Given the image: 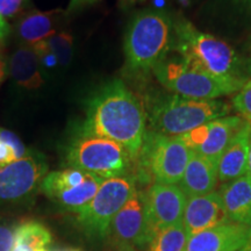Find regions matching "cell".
Returning a JSON list of instances; mask_svg holds the SVG:
<instances>
[{"label":"cell","instance_id":"obj_27","mask_svg":"<svg viewBox=\"0 0 251 251\" xmlns=\"http://www.w3.org/2000/svg\"><path fill=\"white\" fill-rule=\"evenodd\" d=\"M233 107L251 125V79L247 80L242 89L234 96Z\"/></svg>","mask_w":251,"mask_h":251},{"label":"cell","instance_id":"obj_32","mask_svg":"<svg viewBox=\"0 0 251 251\" xmlns=\"http://www.w3.org/2000/svg\"><path fill=\"white\" fill-rule=\"evenodd\" d=\"M8 33H9V26L7 21H6V19L0 17V43L5 40V37L7 36Z\"/></svg>","mask_w":251,"mask_h":251},{"label":"cell","instance_id":"obj_3","mask_svg":"<svg viewBox=\"0 0 251 251\" xmlns=\"http://www.w3.org/2000/svg\"><path fill=\"white\" fill-rule=\"evenodd\" d=\"M174 21L165 12L144 9L136 13L126 31V63L133 71H149L166 57L172 43Z\"/></svg>","mask_w":251,"mask_h":251},{"label":"cell","instance_id":"obj_18","mask_svg":"<svg viewBox=\"0 0 251 251\" xmlns=\"http://www.w3.org/2000/svg\"><path fill=\"white\" fill-rule=\"evenodd\" d=\"M218 183L216 163L192 151V156L178 184L186 197L203 196L214 192Z\"/></svg>","mask_w":251,"mask_h":251},{"label":"cell","instance_id":"obj_20","mask_svg":"<svg viewBox=\"0 0 251 251\" xmlns=\"http://www.w3.org/2000/svg\"><path fill=\"white\" fill-rule=\"evenodd\" d=\"M9 72L17 85L25 90H37L46 81L35 51L29 46L15 50L9 61Z\"/></svg>","mask_w":251,"mask_h":251},{"label":"cell","instance_id":"obj_19","mask_svg":"<svg viewBox=\"0 0 251 251\" xmlns=\"http://www.w3.org/2000/svg\"><path fill=\"white\" fill-rule=\"evenodd\" d=\"M229 221L251 227V178L248 175L225 184L220 192Z\"/></svg>","mask_w":251,"mask_h":251},{"label":"cell","instance_id":"obj_8","mask_svg":"<svg viewBox=\"0 0 251 251\" xmlns=\"http://www.w3.org/2000/svg\"><path fill=\"white\" fill-rule=\"evenodd\" d=\"M191 156L192 150L180 137L151 131L146 135L139 158L155 183L179 184Z\"/></svg>","mask_w":251,"mask_h":251},{"label":"cell","instance_id":"obj_6","mask_svg":"<svg viewBox=\"0 0 251 251\" xmlns=\"http://www.w3.org/2000/svg\"><path fill=\"white\" fill-rule=\"evenodd\" d=\"M131 158L114 141L80 129L67 149L68 168L96 175L102 179L129 175Z\"/></svg>","mask_w":251,"mask_h":251},{"label":"cell","instance_id":"obj_12","mask_svg":"<svg viewBox=\"0 0 251 251\" xmlns=\"http://www.w3.org/2000/svg\"><path fill=\"white\" fill-rule=\"evenodd\" d=\"M249 122L242 117L226 115L200 126L180 136V139L193 152L216 163L230 141Z\"/></svg>","mask_w":251,"mask_h":251},{"label":"cell","instance_id":"obj_29","mask_svg":"<svg viewBox=\"0 0 251 251\" xmlns=\"http://www.w3.org/2000/svg\"><path fill=\"white\" fill-rule=\"evenodd\" d=\"M15 230L11 226L0 225V251H12L13 249Z\"/></svg>","mask_w":251,"mask_h":251},{"label":"cell","instance_id":"obj_34","mask_svg":"<svg viewBox=\"0 0 251 251\" xmlns=\"http://www.w3.org/2000/svg\"><path fill=\"white\" fill-rule=\"evenodd\" d=\"M247 175L251 178V129H250V137H249V153H248V172Z\"/></svg>","mask_w":251,"mask_h":251},{"label":"cell","instance_id":"obj_2","mask_svg":"<svg viewBox=\"0 0 251 251\" xmlns=\"http://www.w3.org/2000/svg\"><path fill=\"white\" fill-rule=\"evenodd\" d=\"M172 48L194 69L216 77H244L242 58L225 41L203 33L185 19L174 23Z\"/></svg>","mask_w":251,"mask_h":251},{"label":"cell","instance_id":"obj_30","mask_svg":"<svg viewBox=\"0 0 251 251\" xmlns=\"http://www.w3.org/2000/svg\"><path fill=\"white\" fill-rule=\"evenodd\" d=\"M241 58H242L244 72H247L251 76V37L247 41L246 46H244L243 54L241 56Z\"/></svg>","mask_w":251,"mask_h":251},{"label":"cell","instance_id":"obj_15","mask_svg":"<svg viewBox=\"0 0 251 251\" xmlns=\"http://www.w3.org/2000/svg\"><path fill=\"white\" fill-rule=\"evenodd\" d=\"M248 233L249 227L229 222L190 236L183 251H238Z\"/></svg>","mask_w":251,"mask_h":251},{"label":"cell","instance_id":"obj_10","mask_svg":"<svg viewBox=\"0 0 251 251\" xmlns=\"http://www.w3.org/2000/svg\"><path fill=\"white\" fill-rule=\"evenodd\" d=\"M47 174L46 158L36 152L0 166V205L26 201L41 190Z\"/></svg>","mask_w":251,"mask_h":251},{"label":"cell","instance_id":"obj_25","mask_svg":"<svg viewBox=\"0 0 251 251\" xmlns=\"http://www.w3.org/2000/svg\"><path fill=\"white\" fill-rule=\"evenodd\" d=\"M46 41L57 57L59 65L62 68L68 67L72 59V54H74V36L69 33L61 31V33L50 36Z\"/></svg>","mask_w":251,"mask_h":251},{"label":"cell","instance_id":"obj_13","mask_svg":"<svg viewBox=\"0 0 251 251\" xmlns=\"http://www.w3.org/2000/svg\"><path fill=\"white\" fill-rule=\"evenodd\" d=\"M144 201L153 231L180 224L187 197L178 184L153 183L144 193Z\"/></svg>","mask_w":251,"mask_h":251},{"label":"cell","instance_id":"obj_7","mask_svg":"<svg viewBox=\"0 0 251 251\" xmlns=\"http://www.w3.org/2000/svg\"><path fill=\"white\" fill-rule=\"evenodd\" d=\"M136 191V181L130 175L103 180L89 205L77 213L81 228L92 237H107L112 220Z\"/></svg>","mask_w":251,"mask_h":251},{"label":"cell","instance_id":"obj_1","mask_svg":"<svg viewBox=\"0 0 251 251\" xmlns=\"http://www.w3.org/2000/svg\"><path fill=\"white\" fill-rule=\"evenodd\" d=\"M142 103L121 80H113L93 94L80 129L114 141L131 158H139L147 129Z\"/></svg>","mask_w":251,"mask_h":251},{"label":"cell","instance_id":"obj_24","mask_svg":"<svg viewBox=\"0 0 251 251\" xmlns=\"http://www.w3.org/2000/svg\"><path fill=\"white\" fill-rule=\"evenodd\" d=\"M29 153L25 144L13 131L0 128V166L24 158Z\"/></svg>","mask_w":251,"mask_h":251},{"label":"cell","instance_id":"obj_4","mask_svg":"<svg viewBox=\"0 0 251 251\" xmlns=\"http://www.w3.org/2000/svg\"><path fill=\"white\" fill-rule=\"evenodd\" d=\"M229 112L228 103L219 99L198 100L174 94L152 106L149 120L153 133L180 137Z\"/></svg>","mask_w":251,"mask_h":251},{"label":"cell","instance_id":"obj_16","mask_svg":"<svg viewBox=\"0 0 251 251\" xmlns=\"http://www.w3.org/2000/svg\"><path fill=\"white\" fill-rule=\"evenodd\" d=\"M65 12L62 9L54 11H34L27 12L20 18L17 25L19 39L26 46L33 47L36 43L48 40L50 36L57 34L62 26Z\"/></svg>","mask_w":251,"mask_h":251},{"label":"cell","instance_id":"obj_21","mask_svg":"<svg viewBox=\"0 0 251 251\" xmlns=\"http://www.w3.org/2000/svg\"><path fill=\"white\" fill-rule=\"evenodd\" d=\"M51 235L46 226L36 221L25 222L15 230L14 247L12 251H49Z\"/></svg>","mask_w":251,"mask_h":251},{"label":"cell","instance_id":"obj_37","mask_svg":"<svg viewBox=\"0 0 251 251\" xmlns=\"http://www.w3.org/2000/svg\"><path fill=\"white\" fill-rule=\"evenodd\" d=\"M74 251H76V250H74Z\"/></svg>","mask_w":251,"mask_h":251},{"label":"cell","instance_id":"obj_36","mask_svg":"<svg viewBox=\"0 0 251 251\" xmlns=\"http://www.w3.org/2000/svg\"><path fill=\"white\" fill-rule=\"evenodd\" d=\"M124 1H127V2H134V1H141V0H124Z\"/></svg>","mask_w":251,"mask_h":251},{"label":"cell","instance_id":"obj_5","mask_svg":"<svg viewBox=\"0 0 251 251\" xmlns=\"http://www.w3.org/2000/svg\"><path fill=\"white\" fill-rule=\"evenodd\" d=\"M152 71L165 89L184 98L198 100H216L236 94L247 81V78L212 76L190 67L180 57H165Z\"/></svg>","mask_w":251,"mask_h":251},{"label":"cell","instance_id":"obj_11","mask_svg":"<svg viewBox=\"0 0 251 251\" xmlns=\"http://www.w3.org/2000/svg\"><path fill=\"white\" fill-rule=\"evenodd\" d=\"M151 233L144 193L136 191L112 220L107 237L119 251H143Z\"/></svg>","mask_w":251,"mask_h":251},{"label":"cell","instance_id":"obj_23","mask_svg":"<svg viewBox=\"0 0 251 251\" xmlns=\"http://www.w3.org/2000/svg\"><path fill=\"white\" fill-rule=\"evenodd\" d=\"M209 7L220 18L251 27V0H212Z\"/></svg>","mask_w":251,"mask_h":251},{"label":"cell","instance_id":"obj_14","mask_svg":"<svg viewBox=\"0 0 251 251\" xmlns=\"http://www.w3.org/2000/svg\"><path fill=\"white\" fill-rule=\"evenodd\" d=\"M224 200L219 192L188 197L181 225L188 237L200 231L229 224Z\"/></svg>","mask_w":251,"mask_h":251},{"label":"cell","instance_id":"obj_31","mask_svg":"<svg viewBox=\"0 0 251 251\" xmlns=\"http://www.w3.org/2000/svg\"><path fill=\"white\" fill-rule=\"evenodd\" d=\"M97 1H98V0H70V4H69V11H75V9L94 4V2Z\"/></svg>","mask_w":251,"mask_h":251},{"label":"cell","instance_id":"obj_9","mask_svg":"<svg viewBox=\"0 0 251 251\" xmlns=\"http://www.w3.org/2000/svg\"><path fill=\"white\" fill-rule=\"evenodd\" d=\"M103 180L89 172L67 168L47 174L41 191L63 208L78 213L89 205Z\"/></svg>","mask_w":251,"mask_h":251},{"label":"cell","instance_id":"obj_22","mask_svg":"<svg viewBox=\"0 0 251 251\" xmlns=\"http://www.w3.org/2000/svg\"><path fill=\"white\" fill-rule=\"evenodd\" d=\"M187 240L188 235L180 222L153 230L143 251H183Z\"/></svg>","mask_w":251,"mask_h":251},{"label":"cell","instance_id":"obj_33","mask_svg":"<svg viewBox=\"0 0 251 251\" xmlns=\"http://www.w3.org/2000/svg\"><path fill=\"white\" fill-rule=\"evenodd\" d=\"M238 251H251V227L249 228V233H248V237L244 242L243 247Z\"/></svg>","mask_w":251,"mask_h":251},{"label":"cell","instance_id":"obj_28","mask_svg":"<svg viewBox=\"0 0 251 251\" xmlns=\"http://www.w3.org/2000/svg\"><path fill=\"white\" fill-rule=\"evenodd\" d=\"M29 5V0H0V17L14 18L21 14Z\"/></svg>","mask_w":251,"mask_h":251},{"label":"cell","instance_id":"obj_17","mask_svg":"<svg viewBox=\"0 0 251 251\" xmlns=\"http://www.w3.org/2000/svg\"><path fill=\"white\" fill-rule=\"evenodd\" d=\"M251 125L247 124L230 141L216 162L219 183L228 184L247 175Z\"/></svg>","mask_w":251,"mask_h":251},{"label":"cell","instance_id":"obj_26","mask_svg":"<svg viewBox=\"0 0 251 251\" xmlns=\"http://www.w3.org/2000/svg\"><path fill=\"white\" fill-rule=\"evenodd\" d=\"M33 49L37 56V59H39L41 70H42L45 78L54 75V72L61 65H59L57 57H56L54 51H52L48 43H47V41L36 43L35 46H33Z\"/></svg>","mask_w":251,"mask_h":251},{"label":"cell","instance_id":"obj_35","mask_svg":"<svg viewBox=\"0 0 251 251\" xmlns=\"http://www.w3.org/2000/svg\"><path fill=\"white\" fill-rule=\"evenodd\" d=\"M5 78V63L2 61V58L0 57V83L4 80Z\"/></svg>","mask_w":251,"mask_h":251}]
</instances>
